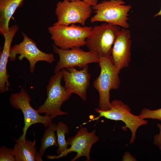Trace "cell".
Segmentation results:
<instances>
[{"instance_id":"cell-1","label":"cell","mask_w":161,"mask_h":161,"mask_svg":"<svg viewBox=\"0 0 161 161\" xmlns=\"http://www.w3.org/2000/svg\"><path fill=\"white\" fill-rule=\"evenodd\" d=\"M99 66L100 72L99 76L94 80L93 86L98 92V108L106 110L111 107L110 92L119 88L120 80V72L114 66L112 55L100 58Z\"/></svg>"},{"instance_id":"cell-2","label":"cell","mask_w":161,"mask_h":161,"mask_svg":"<svg viewBox=\"0 0 161 161\" xmlns=\"http://www.w3.org/2000/svg\"><path fill=\"white\" fill-rule=\"evenodd\" d=\"M92 28L91 27L62 25L55 22L49 27L48 31L54 45L62 49H68L86 45V40Z\"/></svg>"},{"instance_id":"cell-3","label":"cell","mask_w":161,"mask_h":161,"mask_svg":"<svg viewBox=\"0 0 161 161\" xmlns=\"http://www.w3.org/2000/svg\"><path fill=\"white\" fill-rule=\"evenodd\" d=\"M63 78L62 71L55 73L50 78L46 88L47 98L37 109L40 114L44 113L52 118L68 114L62 111L61 108L64 103L69 100L72 94L62 86Z\"/></svg>"},{"instance_id":"cell-4","label":"cell","mask_w":161,"mask_h":161,"mask_svg":"<svg viewBox=\"0 0 161 161\" xmlns=\"http://www.w3.org/2000/svg\"><path fill=\"white\" fill-rule=\"evenodd\" d=\"M131 8L123 0H104L92 6L95 14L90 21L104 22L128 29L129 13Z\"/></svg>"},{"instance_id":"cell-5","label":"cell","mask_w":161,"mask_h":161,"mask_svg":"<svg viewBox=\"0 0 161 161\" xmlns=\"http://www.w3.org/2000/svg\"><path fill=\"white\" fill-rule=\"evenodd\" d=\"M121 28L120 26L104 23L92 27L86 40V45L90 51L100 58L111 56L112 49Z\"/></svg>"},{"instance_id":"cell-6","label":"cell","mask_w":161,"mask_h":161,"mask_svg":"<svg viewBox=\"0 0 161 161\" xmlns=\"http://www.w3.org/2000/svg\"><path fill=\"white\" fill-rule=\"evenodd\" d=\"M9 101L14 109L21 110L24 117V125L22 129L23 133L17 139L18 141L24 142L26 140L27 132L32 125L40 123L47 127L52 123V117L45 115L42 116L37 110L32 108L30 103V97L24 89L21 88L18 92L12 93Z\"/></svg>"},{"instance_id":"cell-7","label":"cell","mask_w":161,"mask_h":161,"mask_svg":"<svg viewBox=\"0 0 161 161\" xmlns=\"http://www.w3.org/2000/svg\"><path fill=\"white\" fill-rule=\"evenodd\" d=\"M111 104V108L108 110H102L96 108L95 110L99 113V116L88 122L97 120L103 117L108 119L121 121L125 124L122 129L124 130L128 128L131 131V136L129 143H133L137 129L141 126L147 124L148 121L131 114L130 108L120 100H114Z\"/></svg>"},{"instance_id":"cell-8","label":"cell","mask_w":161,"mask_h":161,"mask_svg":"<svg viewBox=\"0 0 161 161\" xmlns=\"http://www.w3.org/2000/svg\"><path fill=\"white\" fill-rule=\"evenodd\" d=\"M92 7L83 1L63 0L56 5L55 14L58 24L64 25L79 24L85 26L86 20L90 17Z\"/></svg>"},{"instance_id":"cell-9","label":"cell","mask_w":161,"mask_h":161,"mask_svg":"<svg viewBox=\"0 0 161 161\" xmlns=\"http://www.w3.org/2000/svg\"><path fill=\"white\" fill-rule=\"evenodd\" d=\"M22 35L23 39L22 41L14 45L11 48L9 58L10 61H15L18 54L19 55L18 58L20 61L25 58L29 63L30 71L31 73H34L35 65L38 62L44 61L52 63L54 61L53 54L46 53L41 51L32 39L24 32H22Z\"/></svg>"},{"instance_id":"cell-10","label":"cell","mask_w":161,"mask_h":161,"mask_svg":"<svg viewBox=\"0 0 161 161\" xmlns=\"http://www.w3.org/2000/svg\"><path fill=\"white\" fill-rule=\"evenodd\" d=\"M54 52L58 55L59 60L54 71L56 73L64 68L78 67L82 68L91 63H99L100 59L93 52H86L80 47H74L68 49L60 48L52 44Z\"/></svg>"},{"instance_id":"cell-11","label":"cell","mask_w":161,"mask_h":161,"mask_svg":"<svg viewBox=\"0 0 161 161\" xmlns=\"http://www.w3.org/2000/svg\"><path fill=\"white\" fill-rule=\"evenodd\" d=\"M99 139V137L96 135L95 131L89 132L86 128L81 127L73 137L69 138L67 141L68 145H70L69 148L60 155H48L47 157L48 159L54 160L66 157L69 153L75 152L76 156L71 161L76 160L82 156L85 157L87 160L89 161L91 147Z\"/></svg>"},{"instance_id":"cell-12","label":"cell","mask_w":161,"mask_h":161,"mask_svg":"<svg viewBox=\"0 0 161 161\" xmlns=\"http://www.w3.org/2000/svg\"><path fill=\"white\" fill-rule=\"evenodd\" d=\"M89 69L87 65L80 70L75 67L62 70L66 90L72 94H76L84 101L86 100L87 91L90 83L91 75Z\"/></svg>"},{"instance_id":"cell-13","label":"cell","mask_w":161,"mask_h":161,"mask_svg":"<svg viewBox=\"0 0 161 161\" xmlns=\"http://www.w3.org/2000/svg\"><path fill=\"white\" fill-rule=\"evenodd\" d=\"M131 42L130 30L121 29L113 44L111 53L114 65L119 72L129 66L131 60Z\"/></svg>"},{"instance_id":"cell-14","label":"cell","mask_w":161,"mask_h":161,"mask_svg":"<svg viewBox=\"0 0 161 161\" xmlns=\"http://www.w3.org/2000/svg\"><path fill=\"white\" fill-rule=\"evenodd\" d=\"M18 30L16 25L9 28L3 36L5 38L3 50L0 58V92L4 93L9 90L10 85L8 80L9 75L7 72V65L10 55L11 45L14 36Z\"/></svg>"},{"instance_id":"cell-15","label":"cell","mask_w":161,"mask_h":161,"mask_svg":"<svg viewBox=\"0 0 161 161\" xmlns=\"http://www.w3.org/2000/svg\"><path fill=\"white\" fill-rule=\"evenodd\" d=\"M15 140L16 143L13 149L16 161H43L42 156L36 151L35 139L24 142Z\"/></svg>"},{"instance_id":"cell-16","label":"cell","mask_w":161,"mask_h":161,"mask_svg":"<svg viewBox=\"0 0 161 161\" xmlns=\"http://www.w3.org/2000/svg\"><path fill=\"white\" fill-rule=\"evenodd\" d=\"M25 0H0V32L4 36L8 31L10 19Z\"/></svg>"},{"instance_id":"cell-17","label":"cell","mask_w":161,"mask_h":161,"mask_svg":"<svg viewBox=\"0 0 161 161\" xmlns=\"http://www.w3.org/2000/svg\"><path fill=\"white\" fill-rule=\"evenodd\" d=\"M56 125L52 123L45 130L41 141L39 153L43 156L46 149L51 146H58L57 137L55 133Z\"/></svg>"},{"instance_id":"cell-18","label":"cell","mask_w":161,"mask_h":161,"mask_svg":"<svg viewBox=\"0 0 161 161\" xmlns=\"http://www.w3.org/2000/svg\"><path fill=\"white\" fill-rule=\"evenodd\" d=\"M69 131L68 126L63 122L60 121L56 124V132L58 145L56 151L58 155L61 154L68 148V145L65 140V135Z\"/></svg>"},{"instance_id":"cell-19","label":"cell","mask_w":161,"mask_h":161,"mask_svg":"<svg viewBox=\"0 0 161 161\" xmlns=\"http://www.w3.org/2000/svg\"><path fill=\"white\" fill-rule=\"evenodd\" d=\"M138 116L141 119H151L161 121V108L155 110L144 108L142 110Z\"/></svg>"},{"instance_id":"cell-20","label":"cell","mask_w":161,"mask_h":161,"mask_svg":"<svg viewBox=\"0 0 161 161\" xmlns=\"http://www.w3.org/2000/svg\"><path fill=\"white\" fill-rule=\"evenodd\" d=\"M0 161H16L13 149L3 145L0 148Z\"/></svg>"},{"instance_id":"cell-21","label":"cell","mask_w":161,"mask_h":161,"mask_svg":"<svg viewBox=\"0 0 161 161\" xmlns=\"http://www.w3.org/2000/svg\"><path fill=\"white\" fill-rule=\"evenodd\" d=\"M157 125L160 132L159 134L154 136V144L159 147L161 153V124L158 123Z\"/></svg>"},{"instance_id":"cell-22","label":"cell","mask_w":161,"mask_h":161,"mask_svg":"<svg viewBox=\"0 0 161 161\" xmlns=\"http://www.w3.org/2000/svg\"><path fill=\"white\" fill-rule=\"evenodd\" d=\"M122 161H136L135 158L129 152H126L123 156Z\"/></svg>"},{"instance_id":"cell-23","label":"cell","mask_w":161,"mask_h":161,"mask_svg":"<svg viewBox=\"0 0 161 161\" xmlns=\"http://www.w3.org/2000/svg\"><path fill=\"white\" fill-rule=\"evenodd\" d=\"M69 1H83L89 4L91 6H93L98 3L99 0H63Z\"/></svg>"},{"instance_id":"cell-24","label":"cell","mask_w":161,"mask_h":161,"mask_svg":"<svg viewBox=\"0 0 161 161\" xmlns=\"http://www.w3.org/2000/svg\"><path fill=\"white\" fill-rule=\"evenodd\" d=\"M161 16V8L160 11L157 13L154 16V17H155L158 16Z\"/></svg>"}]
</instances>
